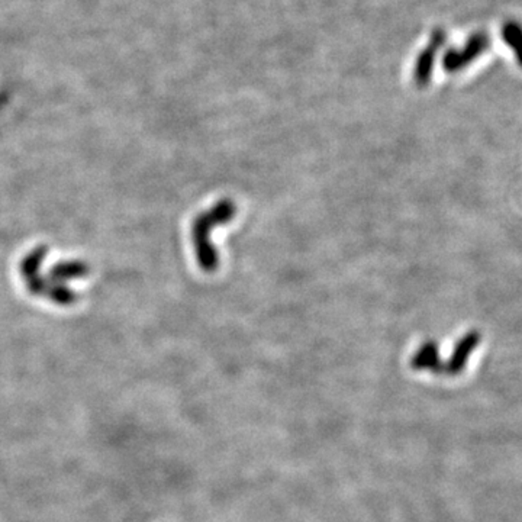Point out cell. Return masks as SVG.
I'll list each match as a JSON object with an SVG mask.
<instances>
[{
  "mask_svg": "<svg viewBox=\"0 0 522 522\" xmlns=\"http://www.w3.org/2000/svg\"><path fill=\"white\" fill-rule=\"evenodd\" d=\"M502 39L514 51L516 62L522 67V25L516 20H508L502 27Z\"/></svg>",
  "mask_w": 522,
  "mask_h": 522,
  "instance_id": "5",
  "label": "cell"
},
{
  "mask_svg": "<svg viewBox=\"0 0 522 522\" xmlns=\"http://www.w3.org/2000/svg\"><path fill=\"white\" fill-rule=\"evenodd\" d=\"M479 341H481V335L477 333H470L466 337H463L457 345L454 347V350L448 359V361L444 364L443 373H447L450 376H455L463 372V368L467 364V360L470 354L474 352V348L477 347Z\"/></svg>",
  "mask_w": 522,
  "mask_h": 522,
  "instance_id": "3",
  "label": "cell"
},
{
  "mask_svg": "<svg viewBox=\"0 0 522 522\" xmlns=\"http://www.w3.org/2000/svg\"><path fill=\"white\" fill-rule=\"evenodd\" d=\"M412 368L415 370H429L434 373H443L444 364L441 363L439 354V345L434 341H428L420 347V350L413 354L410 360Z\"/></svg>",
  "mask_w": 522,
  "mask_h": 522,
  "instance_id": "4",
  "label": "cell"
},
{
  "mask_svg": "<svg viewBox=\"0 0 522 522\" xmlns=\"http://www.w3.org/2000/svg\"><path fill=\"white\" fill-rule=\"evenodd\" d=\"M490 46V38L485 32L473 34L462 51L451 50L446 54L444 67L447 72H459L481 57Z\"/></svg>",
  "mask_w": 522,
  "mask_h": 522,
  "instance_id": "2",
  "label": "cell"
},
{
  "mask_svg": "<svg viewBox=\"0 0 522 522\" xmlns=\"http://www.w3.org/2000/svg\"><path fill=\"white\" fill-rule=\"evenodd\" d=\"M236 215V206L232 201L224 199L218 202L208 212L196 218L193 224V241L198 254L199 265L205 272H215L220 265L218 253L210 241V234L215 227L228 224Z\"/></svg>",
  "mask_w": 522,
  "mask_h": 522,
  "instance_id": "1",
  "label": "cell"
}]
</instances>
